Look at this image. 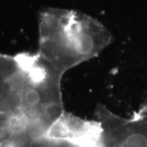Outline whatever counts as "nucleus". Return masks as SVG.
<instances>
[{
	"instance_id": "nucleus-1",
	"label": "nucleus",
	"mask_w": 147,
	"mask_h": 147,
	"mask_svg": "<svg viewBox=\"0 0 147 147\" xmlns=\"http://www.w3.org/2000/svg\"><path fill=\"white\" fill-rule=\"evenodd\" d=\"M74 48L80 54H88L91 53L94 47V39L88 33L79 32L73 38Z\"/></svg>"
},
{
	"instance_id": "nucleus-2",
	"label": "nucleus",
	"mask_w": 147,
	"mask_h": 147,
	"mask_svg": "<svg viewBox=\"0 0 147 147\" xmlns=\"http://www.w3.org/2000/svg\"><path fill=\"white\" fill-rule=\"evenodd\" d=\"M22 102L27 108H34L39 105L41 101V94L38 90L34 86H30L25 88L22 92Z\"/></svg>"
},
{
	"instance_id": "nucleus-3",
	"label": "nucleus",
	"mask_w": 147,
	"mask_h": 147,
	"mask_svg": "<svg viewBox=\"0 0 147 147\" xmlns=\"http://www.w3.org/2000/svg\"><path fill=\"white\" fill-rule=\"evenodd\" d=\"M124 147H147V137L140 132L131 133L127 136Z\"/></svg>"
},
{
	"instance_id": "nucleus-4",
	"label": "nucleus",
	"mask_w": 147,
	"mask_h": 147,
	"mask_svg": "<svg viewBox=\"0 0 147 147\" xmlns=\"http://www.w3.org/2000/svg\"><path fill=\"white\" fill-rule=\"evenodd\" d=\"M59 111H60L59 106H57V105H54V104L47 105L45 108V114L51 118L57 116V115L59 114Z\"/></svg>"
},
{
	"instance_id": "nucleus-5",
	"label": "nucleus",
	"mask_w": 147,
	"mask_h": 147,
	"mask_svg": "<svg viewBox=\"0 0 147 147\" xmlns=\"http://www.w3.org/2000/svg\"><path fill=\"white\" fill-rule=\"evenodd\" d=\"M3 147H16L14 144H7V145H5Z\"/></svg>"
}]
</instances>
